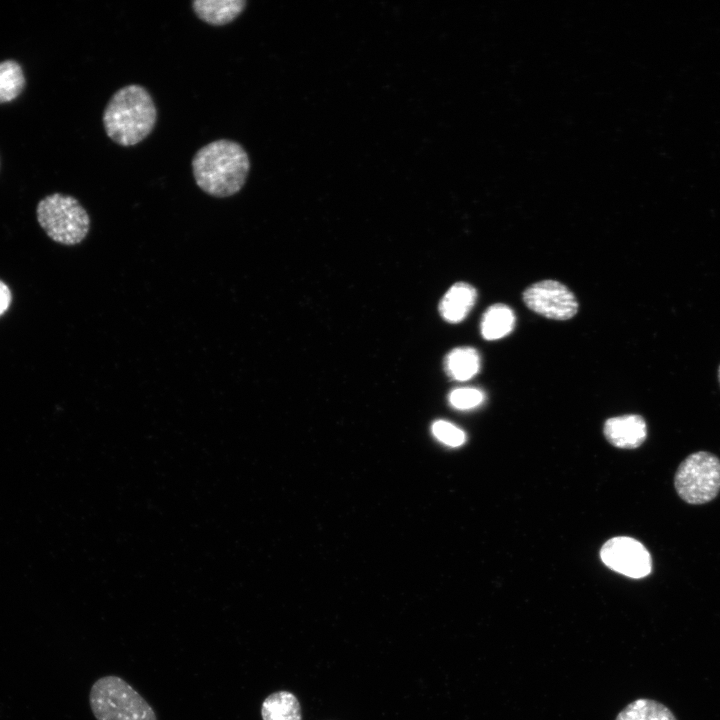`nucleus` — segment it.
<instances>
[{"instance_id":"20e7f679","label":"nucleus","mask_w":720,"mask_h":720,"mask_svg":"<svg viewBox=\"0 0 720 720\" xmlns=\"http://www.w3.org/2000/svg\"><path fill=\"white\" fill-rule=\"evenodd\" d=\"M36 218L49 238L66 246L81 243L90 230L87 211L71 195L53 193L45 196L37 204Z\"/></svg>"},{"instance_id":"f3484780","label":"nucleus","mask_w":720,"mask_h":720,"mask_svg":"<svg viewBox=\"0 0 720 720\" xmlns=\"http://www.w3.org/2000/svg\"><path fill=\"white\" fill-rule=\"evenodd\" d=\"M432 432L437 439L452 447L462 445L466 439L461 429L444 420L434 422Z\"/></svg>"},{"instance_id":"f03ea898","label":"nucleus","mask_w":720,"mask_h":720,"mask_svg":"<svg viewBox=\"0 0 720 720\" xmlns=\"http://www.w3.org/2000/svg\"><path fill=\"white\" fill-rule=\"evenodd\" d=\"M102 121L109 139L123 147L135 146L153 131L157 108L145 87L129 84L111 96Z\"/></svg>"},{"instance_id":"a211bd4d","label":"nucleus","mask_w":720,"mask_h":720,"mask_svg":"<svg viewBox=\"0 0 720 720\" xmlns=\"http://www.w3.org/2000/svg\"><path fill=\"white\" fill-rule=\"evenodd\" d=\"M12 294L10 288L0 280V316H2L10 307Z\"/></svg>"},{"instance_id":"9b49d317","label":"nucleus","mask_w":720,"mask_h":720,"mask_svg":"<svg viewBox=\"0 0 720 720\" xmlns=\"http://www.w3.org/2000/svg\"><path fill=\"white\" fill-rule=\"evenodd\" d=\"M261 716L262 720H302L299 701L289 691L270 694L262 703Z\"/></svg>"},{"instance_id":"6e6552de","label":"nucleus","mask_w":720,"mask_h":720,"mask_svg":"<svg viewBox=\"0 0 720 720\" xmlns=\"http://www.w3.org/2000/svg\"><path fill=\"white\" fill-rule=\"evenodd\" d=\"M604 435L619 448L639 447L647 437V426L640 415H623L608 419L604 424Z\"/></svg>"},{"instance_id":"4468645a","label":"nucleus","mask_w":720,"mask_h":720,"mask_svg":"<svg viewBox=\"0 0 720 720\" xmlns=\"http://www.w3.org/2000/svg\"><path fill=\"white\" fill-rule=\"evenodd\" d=\"M615 720H677V718L663 703L639 698L624 707Z\"/></svg>"},{"instance_id":"0eeeda50","label":"nucleus","mask_w":720,"mask_h":720,"mask_svg":"<svg viewBox=\"0 0 720 720\" xmlns=\"http://www.w3.org/2000/svg\"><path fill=\"white\" fill-rule=\"evenodd\" d=\"M602 562L610 569L631 578H643L650 574V553L639 541L630 537H614L601 548Z\"/></svg>"},{"instance_id":"1a4fd4ad","label":"nucleus","mask_w":720,"mask_h":720,"mask_svg":"<svg viewBox=\"0 0 720 720\" xmlns=\"http://www.w3.org/2000/svg\"><path fill=\"white\" fill-rule=\"evenodd\" d=\"M476 298L477 292L472 285L457 282L443 296L439 305L440 314L445 321L458 323L468 315Z\"/></svg>"},{"instance_id":"2eb2a0df","label":"nucleus","mask_w":720,"mask_h":720,"mask_svg":"<svg viewBox=\"0 0 720 720\" xmlns=\"http://www.w3.org/2000/svg\"><path fill=\"white\" fill-rule=\"evenodd\" d=\"M26 87V76L21 64L14 59L0 62V104L17 99Z\"/></svg>"},{"instance_id":"f8f14e48","label":"nucleus","mask_w":720,"mask_h":720,"mask_svg":"<svg viewBox=\"0 0 720 720\" xmlns=\"http://www.w3.org/2000/svg\"><path fill=\"white\" fill-rule=\"evenodd\" d=\"M444 367L454 380L467 381L479 372L480 357L472 347H458L447 354Z\"/></svg>"},{"instance_id":"39448f33","label":"nucleus","mask_w":720,"mask_h":720,"mask_svg":"<svg viewBox=\"0 0 720 720\" xmlns=\"http://www.w3.org/2000/svg\"><path fill=\"white\" fill-rule=\"evenodd\" d=\"M675 489L689 504H704L720 491V460L713 454L699 451L687 456L674 477Z\"/></svg>"},{"instance_id":"ddd939ff","label":"nucleus","mask_w":720,"mask_h":720,"mask_svg":"<svg viewBox=\"0 0 720 720\" xmlns=\"http://www.w3.org/2000/svg\"><path fill=\"white\" fill-rule=\"evenodd\" d=\"M515 315L505 304H493L483 314L481 334L486 340H496L508 335L514 328Z\"/></svg>"},{"instance_id":"f257e3e1","label":"nucleus","mask_w":720,"mask_h":720,"mask_svg":"<svg viewBox=\"0 0 720 720\" xmlns=\"http://www.w3.org/2000/svg\"><path fill=\"white\" fill-rule=\"evenodd\" d=\"M191 165L197 186L216 198L237 194L250 171L248 153L240 143L230 139L204 145L193 156Z\"/></svg>"},{"instance_id":"7ed1b4c3","label":"nucleus","mask_w":720,"mask_h":720,"mask_svg":"<svg viewBox=\"0 0 720 720\" xmlns=\"http://www.w3.org/2000/svg\"><path fill=\"white\" fill-rule=\"evenodd\" d=\"M89 703L96 720H157L143 696L115 675L101 677L93 683Z\"/></svg>"},{"instance_id":"dca6fc26","label":"nucleus","mask_w":720,"mask_h":720,"mask_svg":"<svg viewBox=\"0 0 720 720\" xmlns=\"http://www.w3.org/2000/svg\"><path fill=\"white\" fill-rule=\"evenodd\" d=\"M484 400L482 391L476 388H457L449 395L450 404L461 410L471 409L480 405Z\"/></svg>"},{"instance_id":"423d86ee","label":"nucleus","mask_w":720,"mask_h":720,"mask_svg":"<svg viewBox=\"0 0 720 720\" xmlns=\"http://www.w3.org/2000/svg\"><path fill=\"white\" fill-rule=\"evenodd\" d=\"M525 305L537 314L553 320H568L578 312L573 292L556 280H542L523 292Z\"/></svg>"},{"instance_id":"6ab92c4d","label":"nucleus","mask_w":720,"mask_h":720,"mask_svg":"<svg viewBox=\"0 0 720 720\" xmlns=\"http://www.w3.org/2000/svg\"><path fill=\"white\" fill-rule=\"evenodd\" d=\"M718 378H719V382H720V366H719V369H718Z\"/></svg>"},{"instance_id":"9d476101","label":"nucleus","mask_w":720,"mask_h":720,"mask_svg":"<svg viewBox=\"0 0 720 720\" xmlns=\"http://www.w3.org/2000/svg\"><path fill=\"white\" fill-rule=\"evenodd\" d=\"M245 0H196L191 3L196 16L212 26L234 21L245 9Z\"/></svg>"}]
</instances>
